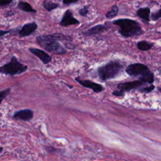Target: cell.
Wrapping results in <instances>:
<instances>
[{
  "label": "cell",
  "mask_w": 161,
  "mask_h": 161,
  "mask_svg": "<svg viewBox=\"0 0 161 161\" xmlns=\"http://www.w3.org/2000/svg\"><path fill=\"white\" fill-rule=\"evenodd\" d=\"M160 9H158L157 11H154L151 13V16H150V18H151V19L152 21H157L160 18Z\"/></svg>",
  "instance_id": "cell-20"
},
{
  "label": "cell",
  "mask_w": 161,
  "mask_h": 161,
  "mask_svg": "<svg viewBox=\"0 0 161 161\" xmlns=\"http://www.w3.org/2000/svg\"><path fill=\"white\" fill-rule=\"evenodd\" d=\"M118 13V8L116 5H114L111 7V9L106 13L105 16L108 19H111L115 17L117 15Z\"/></svg>",
  "instance_id": "cell-17"
},
{
  "label": "cell",
  "mask_w": 161,
  "mask_h": 161,
  "mask_svg": "<svg viewBox=\"0 0 161 161\" xmlns=\"http://www.w3.org/2000/svg\"><path fill=\"white\" fill-rule=\"evenodd\" d=\"M108 28V26H107L106 25H97L90 28L87 31L83 32V34L87 36H92L102 33L107 30Z\"/></svg>",
  "instance_id": "cell-12"
},
{
  "label": "cell",
  "mask_w": 161,
  "mask_h": 161,
  "mask_svg": "<svg viewBox=\"0 0 161 161\" xmlns=\"http://www.w3.org/2000/svg\"><path fill=\"white\" fill-rule=\"evenodd\" d=\"M145 84V82L140 80L119 83L117 86L118 90L113 91V95L115 96H123L125 92H128L133 89H139Z\"/></svg>",
  "instance_id": "cell-5"
},
{
  "label": "cell",
  "mask_w": 161,
  "mask_h": 161,
  "mask_svg": "<svg viewBox=\"0 0 161 161\" xmlns=\"http://www.w3.org/2000/svg\"><path fill=\"white\" fill-rule=\"evenodd\" d=\"M70 40L71 37L62 33L42 35L37 36L36 38L37 43L45 50L57 55L64 54L67 52L66 49L58 41H68Z\"/></svg>",
  "instance_id": "cell-1"
},
{
  "label": "cell",
  "mask_w": 161,
  "mask_h": 161,
  "mask_svg": "<svg viewBox=\"0 0 161 161\" xmlns=\"http://www.w3.org/2000/svg\"><path fill=\"white\" fill-rule=\"evenodd\" d=\"M89 13V9H88V6H84L82 9L79 10V14L81 16H86L87 13Z\"/></svg>",
  "instance_id": "cell-21"
},
{
  "label": "cell",
  "mask_w": 161,
  "mask_h": 161,
  "mask_svg": "<svg viewBox=\"0 0 161 161\" xmlns=\"http://www.w3.org/2000/svg\"><path fill=\"white\" fill-rule=\"evenodd\" d=\"M17 7L18 9H19L23 11L27 12V13H36V11L35 9H34L31 7V6L28 3H27L26 1H20L18 4Z\"/></svg>",
  "instance_id": "cell-14"
},
{
  "label": "cell",
  "mask_w": 161,
  "mask_h": 161,
  "mask_svg": "<svg viewBox=\"0 0 161 161\" xmlns=\"http://www.w3.org/2000/svg\"><path fill=\"white\" fill-rule=\"evenodd\" d=\"M154 89H155V86L153 84H150L149 86L140 88L139 91L143 93H149L152 92Z\"/></svg>",
  "instance_id": "cell-18"
},
{
  "label": "cell",
  "mask_w": 161,
  "mask_h": 161,
  "mask_svg": "<svg viewBox=\"0 0 161 161\" xmlns=\"http://www.w3.org/2000/svg\"><path fill=\"white\" fill-rule=\"evenodd\" d=\"M11 31L10 30H0V36H4L8 33H9Z\"/></svg>",
  "instance_id": "cell-24"
},
{
  "label": "cell",
  "mask_w": 161,
  "mask_h": 161,
  "mask_svg": "<svg viewBox=\"0 0 161 161\" xmlns=\"http://www.w3.org/2000/svg\"><path fill=\"white\" fill-rule=\"evenodd\" d=\"M10 91H11L10 88H8V89H6L4 91H0V104L9 95V94L10 93Z\"/></svg>",
  "instance_id": "cell-19"
},
{
  "label": "cell",
  "mask_w": 161,
  "mask_h": 161,
  "mask_svg": "<svg viewBox=\"0 0 161 161\" xmlns=\"http://www.w3.org/2000/svg\"><path fill=\"white\" fill-rule=\"evenodd\" d=\"M75 80L78 82L83 87L89 88L93 91V92L99 93L104 90V87L96 82H94L90 80H82L78 77L75 78Z\"/></svg>",
  "instance_id": "cell-7"
},
{
  "label": "cell",
  "mask_w": 161,
  "mask_h": 161,
  "mask_svg": "<svg viewBox=\"0 0 161 161\" xmlns=\"http://www.w3.org/2000/svg\"><path fill=\"white\" fill-rule=\"evenodd\" d=\"M43 5L44 8L47 11H52L59 6V4L57 3H54L53 0H44L43 3Z\"/></svg>",
  "instance_id": "cell-16"
},
{
  "label": "cell",
  "mask_w": 161,
  "mask_h": 161,
  "mask_svg": "<svg viewBox=\"0 0 161 161\" xmlns=\"http://www.w3.org/2000/svg\"><path fill=\"white\" fill-rule=\"evenodd\" d=\"M112 23L119 27V33L125 38L137 36L144 33L140 24L133 19L121 18L114 20Z\"/></svg>",
  "instance_id": "cell-2"
},
{
  "label": "cell",
  "mask_w": 161,
  "mask_h": 161,
  "mask_svg": "<svg viewBox=\"0 0 161 161\" xmlns=\"http://www.w3.org/2000/svg\"><path fill=\"white\" fill-rule=\"evenodd\" d=\"M33 117V111L30 109H25L16 111L13 115V119L16 120H21L28 121L31 119Z\"/></svg>",
  "instance_id": "cell-8"
},
{
  "label": "cell",
  "mask_w": 161,
  "mask_h": 161,
  "mask_svg": "<svg viewBox=\"0 0 161 161\" xmlns=\"http://www.w3.org/2000/svg\"><path fill=\"white\" fill-rule=\"evenodd\" d=\"M79 21L73 16L72 11L69 9H67L64 13L60 22V25L62 26H68L70 25L79 24Z\"/></svg>",
  "instance_id": "cell-9"
},
{
  "label": "cell",
  "mask_w": 161,
  "mask_h": 161,
  "mask_svg": "<svg viewBox=\"0 0 161 161\" xmlns=\"http://www.w3.org/2000/svg\"><path fill=\"white\" fill-rule=\"evenodd\" d=\"M150 69L144 64L140 63H135L129 65L126 68V72L131 77H138L140 78Z\"/></svg>",
  "instance_id": "cell-6"
},
{
  "label": "cell",
  "mask_w": 161,
  "mask_h": 161,
  "mask_svg": "<svg viewBox=\"0 0 161 161\" xmlns=\"http://www.w3.org/2000/svg\"><path fill=\"white\" fill-rule=\"evenodd\" d=\"M29 51L43 62V64H48L52 60V57L45 51L36 48H29Z\"/></svg>",
  "instance_id": "cell-10"
},
{
  "label": "cell",
  "mask_w": 161,
  "mask_h": 161,
  "mask_svg": "<svg viewBox=\"0 0 161 161\" xmlns=\"http://www.w3.org/2000/svg\"><path fill=\"white\" fill-rule=\"evenodd\" d=\"M37 24L35 22L28 23L22 26L18 33L21 37L28 36L31 35L37 29Z\"/></svg>",
  "instance_id": "cell-11"
},
{
  "label": "cell",
  "mask_w": 161,
  "mask_h": 161,
  "mask_svg": "<svg viewBox=\"0 0 161 161\" xmlns=\"http://www.w3.org/2000/svg\"><path fill=\"white\" fill-rule=\"evenodd\" d=\"M137 48L141 51H147L150 50L153 46V43L147 41H140L136 44Z\"/></svg>",
  "instance_id": "cell-15"
},
{
  "label": "cell",
  "mask_w": 161,
  "mask_h": 161,
  "mask_svg": "<svg viewBox=\"0 0 161 161\" xmlns=\"http://www.w3.org/2000/svg\"><path fill=\"white\" fill-rule=\"evenodd\" d=\"M150 9L148 7L140 8L136 11V15L143 21L148 22L150 21Z\"/></svg>",
  "instance_id": "cell-13"
},
{
  "label": "cell",
  "mask_w": 161,
  "mask_h": 161,
  "mask_svg": "<svg viewBox=\"0 0 161 161\" xmlns=\"http://www.w3.org/2000/svg\"><path fill=\"white\" fill-rule=\"evenodd\" d=\"M3 147H0V153L3 151Z\"/></svg>",
  "instance_id": "cell-25"
},
{
  "label": "cell",
  "mask_w": 161,
  "mask_h": 161,
  "mask_svg": "<svg viewBox=\"0 0 161 161\" xmlns=\"http://www.w3.org/2000/svg\"><path fill=\"white\" fill-rule=\"evenodd\" d=\"M123 65L117 60H111L104 65L97 68L98 76L102 81L104 82L115 78L122 71Z\"/></svg>",
  "instance_id": "cell-3"
},
{
  "label": "cell",
  "mask_w": 161,
  "mask_h": 161,
  "mask_svg": "<svg viewBox=\"0 0 161 161\" xmlns=\"http://www.w3.org/2000/svg\"><path fill=\"white\" fill-rule=\"evenodd\" d=\"M28 67L20 63L16 57L13 56L11 58V60L2 65L0 66V73L5 75H14L22 74L26 71Z\"/></svg>",
  "instance_id": "cell-4"
},
{
  "label": "cell",
  "mask_w": 161,
  "mask_h": 161,
  "mask_svg": "<svg viewBox=\"0 0 161 161\" xmlns=\"http://www.w3.org/2000/svg\"><path fill=\"white\" fill-rule=\"evenodd\" d=\"M79 0H63L62 2L65 4H70L73 3H76Z\"/></svg>",
  "instance_id": "cell-23"
},
{
  "label": "cell",
  "mask_w": 161,
  "mask_h": 161,
  "mask_svg": "<svg viewBox=\"0 0 161 161\" xmlns=\"http://www.w3.org/2000/svg\"><path fill=\"white\" fill-rule=\"evenodd\" d=\"M13 0H0V7L5 6L12 3Z\"/></svg>",
  "instance_id": "cell-22"
}]
</instances>
